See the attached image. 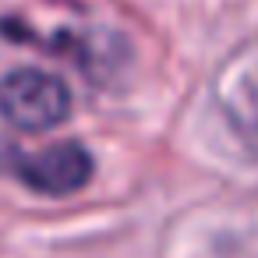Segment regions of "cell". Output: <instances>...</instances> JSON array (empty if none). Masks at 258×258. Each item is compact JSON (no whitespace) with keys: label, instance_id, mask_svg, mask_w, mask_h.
<instances>
[{"label":"cell","instance_id":"6da1fadb","mask_svg":"<svg viewBox=\"0 0 258 258\" xmlns=\"http://www.w3.org/2000/svg\"><path fill=\"white\" fill-rule=\"evenodd\" d=\"M71 117V89L39 68H11L0 75V120L25 135H43Z\"/></svg>","mask_w":258,"mask_h":258},{"label":"cell","instance_id":"7a4b0ae2","mask_svg":"<svg viewBox=\"0 0 258 258\" xmlns=\"http://www.w3.org/2000/svg\"><path fill=\"white\" fill-rule=\"evenodd\" d=\"M4 166L29 191L46 195V198H68V195L82 191L96 173V159L82 142H53L39 152L11 149Z\"/></svg>","mask_w":258,"mask_h":258}]
</instances>
